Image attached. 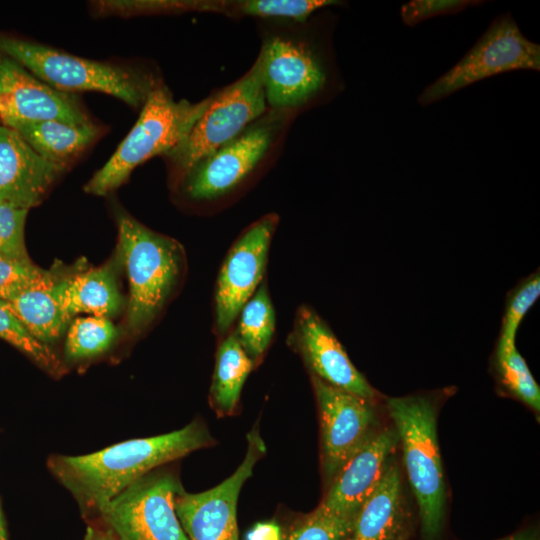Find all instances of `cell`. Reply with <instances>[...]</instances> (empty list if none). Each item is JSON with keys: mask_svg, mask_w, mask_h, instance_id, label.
I'll list each match as a JSON object with an SVG mask.
<instances>
[{"mask_svg": "<svg viewBox=\"0 0 540 540\" xmlns=\"http://www.w3.org/2000/svg\"><path fill=\"white\" fill-rule=\"evenodd\" d=\"M199 422L162 435L126 440L97 452L51 455L47 467L78 503L83 515L100 510L131 484L157 467L211 445Z\"/></svg>", "mask_w": 540, "mask_h": 540, "instance_id": "1", "label": "cell"}, {"mask_svg": "<svg viewBox=\"0 0 540 540\" xmlns=\"http://www.w3.org/2000/svg\"><path fill=\"white\" fill-rule=\"evenodd\" d=\"M334 18L319 14L296 31L264 37L257 59L268 109L295 113L326 104L344 88L332 45Z\"/></svg>", "mask_w": 540, "mask_h": 540, "instance_id": "2", "label": "cell"}, {"mask_svg": "<svg viewBox=\"0 0 540 540\" xmlns=\"http://www.w3.org/2000/svg\"><path fill=\"white\" fill-rule=\"evenodd\" d=\"M118 253L129 282L127 325L132 334L145 330L179 284L184 269L182 246L122 212L117 215Z\"/></svg>", "mask_w": 540, "mask_h": 540, "instance_id": "3", "label": "cell"}, {"mask_svg": "<svg viewBox=\"0 0 540 540\" xmlns=\"http://www.w3.org/2000/svg\"><path fill=\"white\" fill-rule=\"evenodd\" d=\"M208 103L209 97L196 103L176 101L167 87L158 85L148 95L129 134L84 191L105 196L121 186L137 166L169 154L185 140Z\"/></svg>", "mask_w": 540, "mask_h": 540, "instance_id": "4", "label": "cell"}, {"mask_svg": "<svg viewBox=\"0 0 540 540\" xmlns=\"http://www.w3.org/2000/svg\"><path fill=\"white\" fill-rule=\"evenodd\" d=\"M295 116L268 109L179 179L184 195L192 201L215 202L237 191L277 155Z\"/></svg>", "mask_w": 540, "mask_h": 540, "instance_id": "5", "label": "cell"}, {"mask_svg": "<svg viewBox=\"0 0 540 540\" xmlns=\"http://www.w3.org/2000/svg\"><path fill=\"white\" fill-rule=\"evenodd\" d=\"M386 408L402 446L423 538L434 540L442 528L446 499L436 406L430 396L409 395L388 398Z\"/></svg>", "mask_w": 540, "mask_h": 540, "instance_id": "6", "label": "cell"}, {"mask_svg": "<svg viewBox=\"0 0 540 540\" xmlns=\"http://www.w3.org/2000/svg\"><path fill=\"white\" fill-rule=\"evenodd\" d=\"M0 52L23 65L47 85L68 94L101 92L139 108L158 86L151 76L137 70L81 58L6 35H0Z\"/></svg>", "mask_w": 540, "mask_h": 540, "instance_id": "7", "label": "cell"}, {"mask_svg": "<svg viewBox=\"0 0 540 540\" xmlns=\"http://www.w3.org/2000/svg\"><path fill=\"white\" fill-rule=\"evenodd\" d=\"M267 110L260 63L256 59L241 78L209 96L208 106L188 136L166 155L177 179Z\"/></svg>", "mask_w": 540, "mask_h": 540, "instance_id": "8", "label": "cell"}, {"mask_svg": "<svg viewBox=\"0 0 540 540\" xmlns=\"http://www.w3.org/2000/svg\"><path fill=\"white\" fill-rule=\"evenodd\" d=\"M517 70H540V45L530 41L506 12L454 66L424 88L417 103L426 107L476 82Z\"/></svg>", "mask_w": 540, "mask_h": 540, "instance_id": "9", "label": "cell"}, {"mask_svg": "<svg viewBox=\"0 0 540 540\" xmlns=\"http://www.w3.org/2000/svg\"><path fill=\"white\" fill-rule=\"evenodd\" d=\"M182 489L171 472H150L110 500L98 516L116 540H189L175 511Z\"/></svg>", "mask_w": 540, "mask_h": 540, "instance_id": "10", "label": "cell"}, {"mask_svg": "<svg viewBox=\"0 0 540 540\" xmlns=\"http://www.w3.org/2000/svg\"><path fill=\"white\" fill-rule=\"evenodd\" d=\"M279 218L271 213L247 227L228 251L217 276L214 327L225 336L263 279Z\"/></svg>", "mask_w": 540, "mask_h": 540, "instance_id": "11", "label": "cell"}, {"mask_svg": "<svg viewBox=\"0 0 540 540\" xmlns=\"http://www.w3.org/2000/svg\"><path fill=\"white\" fill-rule=\"evenodd\" d=\"M247 451L236 471L219 485L200 493L182 489L175 498V511L189 540H239L237 502L243 484L252 475L265 452L256 429L247 435Z\"/></svg>", "mask_w": 540, "mask_h": 540, "instance_id": "12", "label": "cell"}, {"mask_svg": "<svg viewBox=\"0 0 540 540\" xmlns=\"http://www.w3.org/2000/svg\"><path fill=\"white\" fill-rule=\"evenodd\" d=\"M321 419L322 459L330 482L347 459L374 432L373 400L329 385L311 375Z\"/></svg>", "mask_w": 540, "mask_h": 540, "instance_id": "13", "label": "cell"}, {"mask_svg": "<svg viewBox=\"0 0 540 540\" xmlns=\"http://www.w3.org/2000/svg\"><path fill=\"white\" fill-rule=\"evenodd\" d=\"M91 122L76 98L47 85L23 65L0 52V121L12 128L23 122Z\"/></svg>", "mask_w": 540, "mask_h": 540, "instance_id": "14", "label": "cell"}, {"mask_svg": "<svg viewBox=\"0 0 540 540\" xmlns=\"http://www.w3.org/2000/svg\"><path fill=\"white\" fill-rule=\"evenodd\" d=\"M289 341L300 352L311 375L359 397L377 398L378 392L351 362L329 325L310 306L297 309Z\"/></svg>", "mask_w": 540, "mask_h": 540, "instance_id": "15", "label": "cell"}, {"mask_svg": "<svg viewBox=\"0 0 540 540\" xmlns=\"http://www.w3.org/2000/svg\"><path fill=\"white\" fill-rule=\"evenodd\" d=\"M398 443L394 427L374 431L329 482L318 507L333 514L355 517L379 485Z\"/></svg>", "mask_w": 540, "mask_h": 540, "instance_id": "16", "label": "cell"}, {"mask_svg": "<svg viewBox=\"0 0 540 540\" xmlns=\"http://www.w3.org/2000/svg\"><path fill=\"white\" fill-rule=\"evenodd\" d=\"M64 170L40 156L15 129L0 125V201L35 207Z\"/></svg>", "mask_w": 540, "mask_h": 540, "instance_id": "17", "label": "cell"}, {"mask_svg": "<svg viewBox=\"0 0 540 540\" xmlns=\"http://www.w3.org/2000/svg\"><path fill=\"white\" fill-rule=\"evenodd\" d=\"M55 293L65 318L80 313L108 318L120 310L123 299L108 265L58 280Z\"/></svg>", "mask_w": 540, "mask_h": 540, "instance_id": "18", "label": "cell"}, {"mask_svg": "<svg viewBox=\"0 0 540 540\" xmlns=\"http://www.w3.org/2000/svg\"><path fill=\"white\" fill-rule=\"evenodd\" d=\"M402 524L401 479L390 460L379 485L358 509L347 540H395Z\"/></svg>", "mask_w": 540, "mask_h": 540, "instance_id": "19", "label": "cell"}, {"mask_svg": "<svg viewBox=\"0 0 540 540\" xmlns=\"http://www.w3.org/2000/svg\"><path fill=\"white\" fill-rule=\"evenodd\" d=\"M57 282L58 279L51 272L42 270L38 277L7 302L29 333L47 345L55 342L69 323L56 297Z\"/></svg>", "mask_w": 540, "mask_h": 540, "instance_id": "20", "label": "cell"}, {"mask_svg": "<svg viewBox=\"0 0 540 540\" xmlns=\"http://www.w3.org/2000/svg\"><path fill=\"white\" fill-rule=\"evenodd\" d=\"M43 158L67 168L99 135L92 121L70 124L57 120L23 122L12 127Z\"/></svg>", "mask_w": 540, "mask_h": 540, "instance_id": "21", "label": "cell"}, {"mask_svg": "<svg viewBox=\"0 0 540 540\" xmlns=\"http://www.w3.org/2000/svg\"><path fill=\"white\" fill-rule=\"evenodd\" d=\"M254 363L233 332L221 341L210 388L212 407L221 415L231 414L239 402L242 387Z\"/></svg>", "mask_w": 540, "mask_h": 540, "instance_id": "22", "label": "cell"}, {"mask_svg": "<svg viewBox=\"0 0 540 540\" xmlns=\"http://www.w3.org/2000/svg\"><path fill=\"white\" fill-rule=\"evenodd\" d=\"M276 326L275 310L267 283L263 282L242 307L233 331L249 358L255 364L268 349Z\"/></svg>", "mask_w": 540, "mask_h": 540, "instance_id": "23", "label": "cell"}, {"mask_svg": "<svg viewBox=\"0 0 540 540\" xmlns=\"http://www.w3.org/2000/svg\"><path fill=\"white\" fill-rule=\"evenodd\" d=\"M494 369L500 385L506 392L539 413V385L515 344L496 345Z\"/></svg>", "mask_w": 540, "mask_h": 540, "instance_id": "24", "label": "cell"}, {"mask_svg": "<svg viewBox=\"0 0 540 540\" xmlns=\"http://www.w3.org/2000/svg\"><path fill=\"white\" fill-rule=\"evenodd\" d=\"M117 335L116 327L108 318H76L67 333L65 357L73 362L95 358L108 351Z\"/></svg>", "mask_w": 540, "mask_h": 540, "instance_id": "25", "label": "cell"}, {"mask_svg": "<svg viewBox=\"0 0 540 540\" xmlns=\"http://www.w3.org/2000/svg\"><path fill=\"white\" fill-rule=\"evenodd\" d=\"M0 338L50 375L59 377L65 372L63 363L51 347L33 337L4 301H0Z\"/></svg>", "mask_w": 540, "mask_h": 540, "instance_id": "26", "label": "cell"}, {"mask_svg": "<svg viewBox=\"0 0 540 540\" xmlns=\"http://www.w3.org/2000/svg\"><path fill=\"white\" fill-rule=\"evenodd\" d=\"M540 296L539 269L521 279L507 294L500 334L496 345L515 344L518 327Z\"/></svg>", "mask_w": 540, "mask_h": 540, "instance_id": "27", "label": "cell"}, {"mask_svg": "<svg viewBox=\"0 0 540 540\" xmlns=\"http://www.w3.org/2000/svg\"><path fill=\"white\" fill-rule=\"evenodd\" d=\"M354 518L317 507L292 530L287 540H347Z\"/></svg>", "mask_w": 540, "mask_h": 540, "instance_id": "28", "label": "cell"}, {"mask_svg": "<svg viewBox=\"0 0 540 540\" xmlns=\"http://www.w3.org/2000/svg\"><path fill=\"white\" fill-rule=\"evenodd\" d=\"M29 209L0 201V255L30 260L24 241Z\"/></svg>", "mask_w": 540, "mask_h": 540, "instance_id": "29", "label": "cell"}, {"mask_svg": "<svg viewBox=\"0 0 540 540\" xmlns=\"http://www.w3.org/2000/svg\"><path fill=\"white\" fill-rule=\"evenodd\" d=\"M484 3L481 0H411L400 7V18L404 25L414 27L430 18L455 15Z\"/></svg>", "mask_w": 540, "mask_h": 540, "instance_id": "30", "label": "cell"}, {"mask_svg": "<svg viewBox=\"0 0 540 540\" xmlns=\"http://www.w3.org/2000/svg\"><path fill=\"white\" fill-rule=\"evenodd\" d=\"M42 270L31 260L0 255V301L11 300L38 277Z\"/></svg>", "mask_w": 540, "mask_h": 540, "instance_id": "31", "label": "cell"}, {"mask_svg": "<svg viewBox=\"0 0 540 540\" xmlns=\"http://www.w3.org/2000/svg\"><path fill=\"white\" fill-rule=\"evenodd\" d=\"M84 540H116L112 533L105 527L100 528L96 526H90L87 528V532Z\"/></svg>", "mask_w": 540, "mask_h": 540, "instance_id": "32", "label": "cell"}, {"mask_svg": "<svg viewBox=\"0 0 540 540\" xmlns=\"http://www.w3.org/2000/svg\"><path fill=\"white\" fill-rule=\"evenodd\" d=\"M499 540H539V536L535 529H526Z\"/></svg>", "mask_w": 540, "mask_h": 540, "instance_id": "33", "label": "cell"}, {"mask_svg": "<svg viewBox=\"0 0 540 540\" xmlns=\"http://www.w3.org/2000/svg\"><path fill=\"white\" fill-rule=\"evenodd\" d=\"M0 540H9L1 504H0Z\"/></svg>", "mask_w": 540, "mask_h": 540, "instance_id": "34", "label": "cell"}, {"mask_svg": "<svg viewBox=\"0 0 540 540\" xmlns=\"http://www.w3.org/2000/svg\"><path fill=\"white\" fill-rule=\"evenodd\" d=\"M395 540H406V534L401 533Z\"/></svg>", "mask_w": 540, "mask_h": 540, "instance_id": "35", "label": "cell"}, {"mask_svg": "<svg viewBox=\"0 0 540 540\" xmlns=\"http://www.w3.org/2000/svg\"><path fill=\"white\" fill-rule=\"evenodd\" d=\"M0 125H1V121H0Z\"/></svg>", "mask_w": 540, "mask_h": 540, "instance_id": "36", "label": "cell"}]
</instances>
